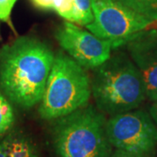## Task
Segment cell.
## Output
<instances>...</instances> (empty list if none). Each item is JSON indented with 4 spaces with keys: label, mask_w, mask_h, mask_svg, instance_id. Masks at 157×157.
I'll return each instance as SVG.
<instances>
[{
    "label": "cell",
    "mask_w": 157,
    "mask_h": 157,
    "mask_svg": "<svg viewBox=\"0 0 157 157\" xmlns=\"http://www.w3.org/2000/svg\"><path fill=\"white\" fill-rule=\"evenodd\" d=\"M54 59L42 40L18 37L0 49V89L18 107L32 108L42 100Z\"/></svg>",
    "instance_id": "obj_1"
},
{
    "label": "cell",
    "mask_w": 157,
    "mask_h": 157,
    "mask_svg": "<svg viewBox=\"0 0 157 157\" xmlns=\"http://www.w3.org/2000/svg\"><path fill=\"white\" fill-rule=\"evenodd\" d=\"M92 95L96 107L111 115L136 109L146 99V90L140 71L128 53L111 54L94 69Z\"/></svg>",
    "instance_id": "obj_2"
},
{
    "label": "cell",
    "mask_w": 157,
    "mask_h": 157,
    "mask_svg": "<svg viewBox=\"0 0 157 157\" xmlns=\"http://www.w3.org/2000/svg\"><path fill=\"white\" fill-rule=\"evenodd\" d=\"M52 142L59 157H110L113 153L104 113L88 105L57 119Z\"/></svg>",
    "instance_id": "obj_3"
},
{
    "label": "cell",
    "mask_w": 157,
    "mask_h": 157,
    "mask_svg": "<svg viewBox=\"0 0 157 157\" xmlns=\"http://www.w3.org/2000/svg\"><path fill=\"white\" fill-rule=\"evenodd\" d=\"M91 79L86 68L68 54L59 52L40 101L39 113L45 120H57L88 105Z\"/></svg>",
    "instance_id": "obj_4"
},
{
    "label": "cell",
    "mask_w": 157,
    "mask_h": 157,
    "mask_svg": "<svg viewBox=\"0 0 157 157\" xmlns=\"http://www.w3.org/2000/svg\"><path fill=\"white\" fill-rule=\"evenodd\" d=\"M107 134L113 147L140 156L152 155L157 146V125L144 110L112 115L107 121Z\"/></svg>",
    "instance_id": "obj_5"
},
{
    "label": "cell",
    "mask_w": 157,
    "mask_h": 157,
    "mask_svg": "<svg viewBox=\"0 0 157 157\" xmlns=\"http://www.w3.org/2000/svg\"><path fill=\"white\" fill-rule=\"evenodd\" d=\"M92 7L94 21L86 28L111 41L113 49L121 48L129 38L153 24L116 0H92Z\"/></svg>",
    "instance_id": "obj_6"
},
{
    "label": "cell",
    "mask_w": 157,
    "mask_h": 157,
    "mask_svg": "<svg viewBox=\"0 0 157 157\" xmlns=\"http://www.w3.org/2000/svg\"><path fill=\"white\" fill-rule=\"evenodd\" d=\"M55 39L62 49L86 69H95L111 56V41L101 39L74 23L65 21L60 25Z\"/></svg>",
    "instance_id": "obj_7"
},
{
    "label": "cell",
    "mask_w": 157,
    "mask_h": 157,
    "mask_svg": "<svg viewBox=\"0 0 157 157\" xmlns=\"http://www.w3.org/2000/svg\"><path fill=\"white\" fill-rule=\"evenodd\" d=\"M123 46L140 71L147 97L157 101V29H145L135 34Z\"/></svg>",
    "instance_id": "obj_8"
},
{
    "label": "cell",
    "mask_w": 157,
    "mask_h": 157,
    "mask_svg": "<svg viewBox=\"0 0 157 157\" xmlns=\"http://www.w3.org/2000/svg\"><path fill=\"white\" fill-rule=\"evenodd\" d=\"M37 156L33 142L23 136L9 135L0 141V157Z\"/></svg>",
    "instance_id": "obj_9"
},
{
    "label": "cell",
    "mask_w": 157,
    "mask_h": 157,
    "mask_svg": "<svg viewBox=\"0 0 157 157\" xmlns=\"http://www.w3.org/2000/svg\"><path fill=\"white\" fill-rule=\"evenodd\" d=\"M152 23L157 22V0H116Z\"/></svg>",
    "instance_id": "obj_10"
},
{
    "label": "cell",
    "mask_w": 157,
    "mask_h": 157,
    "mask_svg": "<svg viewBox=\"0 0 157 157\" xmlns=\"http://www.w3.org/2000/svg\"><path fill=\"white\" fill-rule=\"evenodd\" d=\"M14 122V113L9 101L0 92V136L5 135Z\"/></svg>",
    "instance_id": "obj_11"
},
{
    "label": "cell",
    "mask_w": 157,
    "mask_h": 157,
    "mask_svg": "<svg viewBox=\"0 0 157 157\" xmlns=\"http://www.w3.org/2000/svg\"><path fill=\"white\" fill-rule=\"evenodd\" d=\"M76 11V24L86 26L94 21L92 0H74Z\"/></svg>",
    "instance_id": "obj_12"
},
{
    "label": "cell",
    "mask_w": 157,
    "mask_h": 157,
    "mask_svg": "<svg viewBox=\"0 0 157 157\" xmlns=\"http://www.w3.org/2000/svg\"><path fill=\"white\" fill-rule=\"evenodd\" d=\"M53 10L69 22H76L74 0H53Z\"/></svg>",
    "instance_id": "obj_13"
},
{
    "label": "cell",
    "mask_w": 157,
    "mask_h": 157,
    "mask_svg": "<svg viewBox=\"0 0 157 157\" xmlns=\"http://www.w3.org/2000/svg\"><path fill=\"white\" fill-rule=\"evenodd\" d=\"M17 0H0V20L11 24V13Z\"/></svg>",
    "instance_id": "obj_14"
},
{
    "label": "cell",
    "mask_w": 157,
    "mask_h": 157,
    "mask_svg": "<svg viewBox=\"0 0 157 157\" xmlns=\"http://www.w3.org/2000/svg\"><path fill=\"white\" fill-rule=\"evenodd\" d=\"M34 6L41 10H53V0H31Z\"/></svg>",
    "instance_id": "obj_15"
},
{
    "label": "cell",
    "mask_w": 157,
    "mask_h": 157,
    "mask_svg": "<svg viewBox=\"0 0 157 157\" xmlns=\"http://www.w3.org/2000/svg\"><path fill=\"white\" fill-rule=\"evenodd\" d=\"M110 157H144L140 156V155H137L135 154L129 153V152L124 151V150H121V149H116L114 152H113L112 155Z\"/></svg>",
    "instance_id": "obj_16"
},
{
    "label": "cell",
    "mask_w": 157,
    "mask_h": 157,
    "mask_svg": "<svg viewBox=\"0 0 157 157\" xmlns=\"http://www.w3.org/2000/svg\"><path fill=\"white\" fill-rule=\"evenodd\" d=\"M149 113H150V115L153 118L154 121L157 125V101H153V104H152L151 107H150Z\"/></svg>",
    "instance_id": "obj_17"
}]
</instances>
